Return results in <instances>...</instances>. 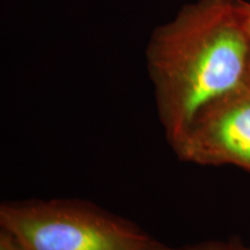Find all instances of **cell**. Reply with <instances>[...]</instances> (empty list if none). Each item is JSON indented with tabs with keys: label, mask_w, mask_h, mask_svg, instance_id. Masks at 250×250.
I'll return each instance as SVG.
<instances>
[{
	"label": "cell",
	"mask_w": 250,
	"mask_h": 250,
	"mask_svg": "<svg viewBox=\"0 0 250 250\" xmlns=\"http://www.w3.org/2000/svg\"><path fill=\"white\" fill-rule=\"evenodd\" d=\"M248 83H250V67H249V74H248Z\"/></svg>",
	"instance_id": "cell-7"
},
{
	"label": "cell",
	"mask_w": 250,
	"mask_h": 250,
	"mask_svg": "<svg viewBox=\"0 0 250 250\" xmlns=\"http://www.w3.org/2000/svg\"><path fill=\"white\" fill-rule=\"evenodd\" d=\"M179 250H250L237 240H230V241H214V242H204L198 245L188 246Z\"/></svg>",
	"instance_id": "cell-4"
},
{
	"label": "cell",
	"mask_w": 250,
	"mask_h": 250,
	"mask_svg": "<svg viewBox=\"0 0 250 250\" xmlns=\"http://www.w3.org/2000/svg\"><path fill=\"white\" fill-rule=\"evenodd\" d=\"M235 1L240 20H241L242 26L250 41V2L245 1V0H235Z\"/></svg>",
	"instance_id": "cell-6"
},
{
	"label": "cell",
	"mask_w": 250,
	"mask_h": 250,
	"mask_svg": "<svg viewBox=\"0 0 250 250\" xmlns=\"http://www.w3.org/2000/svg\"><path fill=\"white\" fill-rule=\"evenodd\" d=\"M159 117L171 147L205 105L248 81L250 41L235 0H197L156 28L147 51Z\"/></svg>",
	"instance_id": "cell-1"
},
{
	"label": "cell",
	"mask_w": 250,
	"mask_h": 250,
	"mask_svg": "<svg viewBox=\"0 0 250 250\" xmlns=\"http://www.w3.org/2000/svg\"><path fill=\"white\" fill-rule=\"evenodd\" d=\"M0 225L26 250H174L130 221L77 199L5 203Z\"/></svg>",
	"instance_id": "cell-2"
},
{
	"label": "cell",
	"mask_w": 250,
	"mask_h": 250,
	"mask_svg": "<svg viewBox=\"0 0 250 250\" xmlns=\"http://www.w3.org/2000/svg\"><path fill=\"white\" fill-rule=\"evenodd\" d=\"M0 250H26L21 242L8 230L1 228L0 232Z\"/></svg>",
	"instance_id": "cell-5"
},
{
	"label": "cell",
	"mask_w": 250,
	"mask_h": 250,
	"mask_svg": "<svg viewBox=\"0 0 250 250\" xmlns=\"http://www.w3.org/2000/svg\"><path fill=\"white\" fill-rule=\"evenodd\" d=\"M183 161L232 165L250 173V83L205 105L173 146Z\"/></svg>",
	"instance_id": "cell-3"
}]
</instances>
